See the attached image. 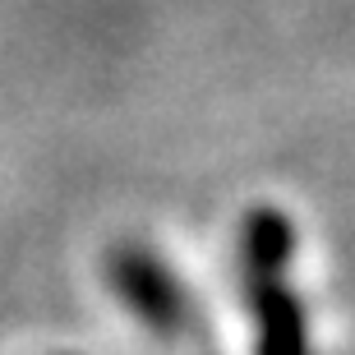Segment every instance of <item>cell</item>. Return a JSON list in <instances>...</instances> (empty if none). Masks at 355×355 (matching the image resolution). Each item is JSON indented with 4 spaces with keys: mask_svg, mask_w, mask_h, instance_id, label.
Segmentation results:
<instances>
[{
    "mask_svg": "<svg viewBox=\"0 0 355 355\" xmlns=\"http://www.w3.org/2000/svg\"><path fill=\"white\" fill-rule=\"evenodd\" d=\"M245 295L254 314V355H309L304 304L282 277H250Z\"/></svg>",
    "mask_w": 355,
    "mask_h": 355,
    "instance_id": "2",
    "label": "cell"
},
{
    "mask_svg": "<svg viewBox=\"0 0 355 355\" xmlns=\"http://www.w3.org/2000/svg\"><path fill=\"white\" fill-rule=\"evenodd\" d=\"M106 282L116 291L125 309H130L144 328L153 332H180L189 318V295H184L180 277L166 268V259L148 250V245H116L106 254Z\"/></svg>",
    "mask_w": 355,
    "mask_h": 355,
    "instance_id": "1",
    "label": "cell"
},
{
    "mask_svg": "<svg viewBox=\"0 0 355 355\" xmlns=\"http://www.w3.org/2000/svg\"><path fill=\"white\" fill-rule=\"evenodd\" d=\"M295 254V226L282 208H254L240 226V259L245 277H282Z\"/></svg>",
    "mask_w": 355,
    "mask_h": 355,
    "instance_id": "3",
    "label": "cell"
}]
</instances>
